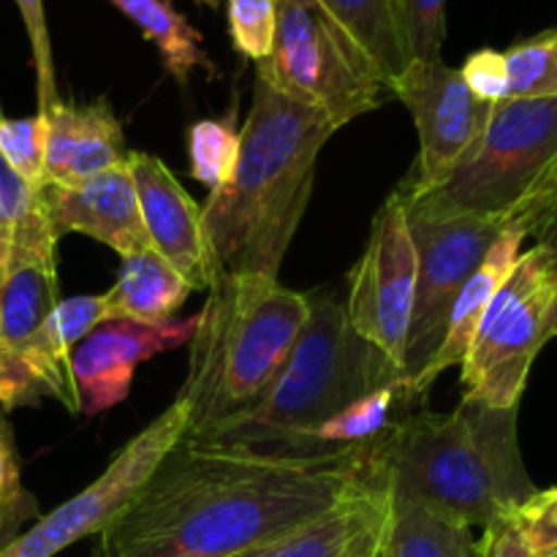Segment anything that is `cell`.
<instances>
[{
    "label": "cell",
    "instance_id": "obj_1",
    "mask_svg": "<svg viewBox=\"0 0 557 557\" xmlns=\"http://www.w3.org/2000/svg\"><path fill=\"white\" fill-rule=\"evenodd\" d=\"M375 473V441L277 451L183 438L96 547L103 557H239L335 509Z\"/></svg>",
    "mask_w": 557,
    "mask_h": 557
},
{
    "label": "cell",
    "instance_id": "obj_2",
    "mask_svg": "<svg viewBox=\"0 0 557 557\" xmlns=\"http://www.w3.org/2000/svg\"><path fill=\"white\" fill-rule=\"evenodd\" d=\"M332 134L324 114L256 79L232 180L201 207L215 277H277Z\"/></svg>",
    "mask_w": 557,
    "mask_h": 557
},
{
    "label": "cell",
    "instance_id": "obj_3",
    "mask_svg": "<svg viewBox=\"0 0 557 557\" xmlns=\"http://www.w3.org/2000/svg\"><path fill=\"white\" fill-rule=\"evenodd\" d=\"M520 408L462 400L455 411L403 417L375 438L392 493L462 528H490L539 493L517 433Z\"/></svg>",
    "mask_w": 557,
    "mask_h": 557
},
{
    "label": "cell",
    "instance_id": "obj_4",
    "mask_svg": "<svg viewBox=\"0 0 557 557\" xmlns=\"http://www.w3.org/2000/svg\"><path fill=\"white\" fill-rule=\"evenodd\" d=\"M207 292L177 395L188 413L185 438H205L253 406L286 364L310 313V294L281 286L277 277L218 275Z\"/></svg>",
    "mask_w": 557,
    "mask_h": 557
},
{
    "label": "cell",
    "instance_id": "obj_5",
    "mask_svg": "<svg viewBox=\"0 0 557 557\" xmlns=\"http://www.w3.org/2000/svg\"><path fill=\"white\" fill-rule=\"evenodd\" d=\"M384 386L406 389V375L354 330L337 294L310 292L308 321L275 381L253 406L196 441L310 451L315 428Z\"/></svg>",
    "mask_w": 557,
    "mask_h": 557
},
{
    "label": "cell",
    "instance_id": "obj_6",
    "mask_svg": "<svg viewBox=\"0 0 557 557\" xmlns=\"http://www.w3.org/2000/svg\"><path fill=\"white\" fill-rule=\"evenodd\" d=\"M555 152L557 98H506L444 183L424 194L400 185L408 215H479L509 226Z\"/></svg>",
    "mask_w": 557,
    "mask_h": 557
},
{
    "label": "cell",
    "instance_id": "obj_7",
    "mask_svg": "<svg viewBox=\"0 0 557 557\" xmlns=\"http://www.w3.org/2000/svg\"><path fill=\"white\" fill-rule=\"evenodd\" d=\"M256 79L315 109L341 131L373 112L389 90L357 38L319 0H275V44Z\"/></svg>",
    "mask_w": 557,
    "mask_h": 557
},
{
    "label": "cell",
    "instance_id": "obj_8",
    "mask_svg": "<svg viewBox=\"0 0 557 557\" xmlns=\"http://www.w3.org/2000/svg\"><path fill=\"white\" fill-rule=\"evenodd\" d=\"M557 337V267L539 245L522 250L460 364L462 400L520 408L533 362Z\"/></svg>",
    "mask_w": 557,
    "mask_h": 557
},
{
    "label": "cell",
    "instance_id": "obj_9",
    "mask_svg": "<svg viewBox=\"0 0 557 557\" xmlns=\"http://www.w3.org/2000/svg\"><path fill=\"white\" fill-rule=\"evenodd\" d=\"M185 435H188V413L174 400L161 417L152 419L114 455L96 482L87 484L79 495L60 504L47 517H38V522H33V528L11 542L0 557H54L82 539L101 536L136 504L163 457Z\"/></svg>",
    "mask_w": 557,
    "mask_h": 557
},
{
    "label": "cell",
    "instance_id": "obj_10",
    "mask_svg": "<svg viewBox=\"0 0 557 557\" xmlns=\"http://www.w3.org/2000/svg\"><path fill=\"white\" fill-rule=\"evenodd\" d=\"M408 223L417 248V294L406 337V392L441 348L457 294L506 228L479 215H408Z\"/></svg>",
    "mask_w": 557,
    "mask_h": 557
},
{
    "label": "cell",
    "instance_id": "obj_11",
    "mask_svg": "<svg viewBox=\"0 0 557 557\" xmlns=\"http://www.w3.org/2000/svg\"><path fill=\"white\" fill-rule=\"evenodd\" d=\"M417 294V248L403 190L375 212L370 239L351 270L346 313L354 330L406 375V337ZM408 384V381H406Z\"/></svg>",
    "mask_w": 557,
    "mask_h": 557
},
{
    "label": "cell",
    "instance_id": "obj_12",
    "mask_svg": "<svg viewBox=\"0 0 557 557\" xmlns=\"http://www.w3.org/2000/svg\"><path fill=\"white\" fill-rule=\"evenodd\" d=\"M408 107L419 131V158L403 188L424 194L444 183L493 117L495 103H484L468 90L460 69L444 60L411 63L403 79L392 87Z\"/></svg>",
    "mask_w": 557,
    "mask_h": 557
},
{
    "label": "cell",
    "instance_id": "obj_13",
    "mask_svg": "<svg viewBox=\"0 0 557 557\" xmlns=\"http://www.w3.org/2000/svg\"><path fill=\"white\" fill-rule=\"evenodd\" d=\"M196 315L169 319L161 324H136L125 319H103L92 326L71 354L79 413L98 417L128 397L134 373L156 354L190 343Z\"/></svg>",
    "mask_w": 557,
    "mask_h": 557
},
{
    "label": "cell",
    "instance_id": "obj_14",
    "mask_svg": "<svg viewBox=\"0 0 557 557\" xmlns=\"http://www.w3.org/2000/svg\"><path fill=\"white\" fill-rule=\"evenodd\" d=\"M103 319H107L103 294L60 299L54 313L27 343L16 362L0 370V408L16 411V408L38 406L44 397H52L69 413H79L71 354L76 343Z\"/></svg>",
    "mask_w": 557,
    "mask_h": 557
},
{
    "label": "cell",
    "instance_id": "obj_15",
    "mask_svg": "<svg viewBox=\"0 0 557 557\" xmlns=\"http://www.w3.org/2000/svg\"><path fill=\"white\" fill-rule=\"evenodd\" d=\"M128 166L150 248L166 259L194 292L210 288L215 270L207 248L199 201L190 199L161 158L131 152Z\"/></svg>",
    "mask_w": 557,
    "mask_h": 557
},
{
    "label": "cell",
    "instance_id": "obj_16",
    "mask_svg": "<svg viewBox=\"0 0 557 557\" xmlns=\"http://www.w3.org/2000/svg\"><path fill=\"white\" fill-rule=\"evenodd\" d=\"M41 205L58 239L85 234L123 259L150 248L128 163L74 185H41Z\"/></svg>",
    "mask_w": 557,
    "mask_h": 557
},
{
    "label": "cell",
    "instance_id": "obj_17",
    "mask_svg": "<svg viewBox=\"0 0 557 557\" xmlns=\"http://www.w3.org/2000/svg\"><path fill=\"white\" fill-rule=\"evenodd\" d=\"M44 117L47 152L41 185H74L128 163L123 125L107 98L85 107L58 101Z\"/></svg>",
    "mask_w": 557,
    "mask_h": 557
},
{
    "label": "cell",
    "instance_id": "obj_18",
    "mask_svg": "<svg viewBox=\"0 0 557 557\" xmlns=\"http://www.w3.org/2000/svg\"><path fill=\"white\" fill-rule=\"evenodd\" d=\"M389 517V484L375 473L335 509L294 528L286 536L239 557H357L384 531Z\"/></svg>",
    "mask_w": 557,
    "mask_h": 557
},
{
    "label": "cell",
    "instance_id": "obj_19",
    "mask_svg": "<svg viewBox=\"0 0 557 557\" xmlns=\"http://www.w3.org/2000/svg\"><path fill=\"white\" fill-rule=\"evenodd\" d=\"M525 239V232H522L520 226H506L504 232H500V237L495 239L493 248L487 250L482 264L476 267V272L468 277L462 292L457 294L455 308H451L449 313V324H446V335L444 341H441V348L435 351V357L430 359L424 373L408 386L406 400L422 397L424 392L435 384V379H438L441 373H446L449 368H460L462 359H466L468 354V346H471L473 335H476L479 324H482L484 310L490 308V302H493V297L498 294V288L504 286L509 272L515 270Z\"/></svg>",
    "mask_w": 557,
    "mask_h": 557
},
{
    "label": "cell",
    "instance_id": "obj_20",
    "mask_svg": "<svg viewBox=\"0 0 557 557\" xmlns=\"http://www.w3.org/2000/svg\"><path fill=\"white\" fill-rule=\"evenodd\" d=\"M194 288L183 281L177 270L152 248L123 259L117 281L107 299V319H125L136 324H161L174 319Z\"/></svg>",
    "mask_w": 557,
    "mask_h": 557
},
{
    "label": "cell",
    "instance_id": "obj_21",
    "mask_svg": "<svg viewBox=\"0 0 557 557\" xmlns=\"http://www.w3.org/2000/svg\"><path fill=\"white\" fill-rule=\"evenodd\" d=\"M473 549L471 528L444 520L389 487L381 557H473Z\"/></svg>",
    "mask_w": 557,
    "mask_h": 557
},
{
    "label": "cell",
    "instance_id": "obj_22",
    "mask_svg": "<svg viewBox=\"0 0 557 557\" xmlns=\"http://www.w3.org/2000/svg\"><path fill=\"white\" fill-rule=\"evenodd\" d=\"M128 16L147 41L156 44L169 76L185 85L196 69L215 76V63L201 47V33L174 9V0H109Z\"/></svg>",
    "mask_w": 557,
    "mask_h": 557
},
{
    "label": "cell",
    "instance_id": "obj_23",
    "mask_svg": "<svg viewBox=\"0 0 557 557\" xmlns=\"http://www.w3.org/2000/svg\"><path fill=\"white\" fill-rule=\"evenodd\" d=\"M319 3L357 38L392 90L411 65L397 27L395 3L392 0H319Z\"/></svg>",
    "mask_w": 557,
    "mask_h": 557
},
{
    "label": "cell",
    "instance_id": "obj_24",
    "mask_svg": "<svg viewBox=\"0 0 557 557\" xmlns=\"http://www.w3.org/2000/svg\"><path fill=\"white\" fill-rule=\"evenodd\" d=\"M397 397H406L403 386H384L370 395L359 397L357 403L343 408L332 419H326L321 428L310 435V451L335 449V446H354L375 441L386 428H389L392 408Z\"/></svg>",
    "mask_w": 557,
    "mask_h": 557
},
{
    "label": "cell",
    "instance_id": "obj_25",
    "mask_svg": "<svg viewBox=\"0 0 557 557\" xmlns=\"http://www.w3.org/2000/svg\"><path fill=\"white\" fill-rule=\"evenodd\" d=\"M234 117H237V109L221 120H199L190 128V174L201 185H207L210 194L221 190L232 180L234 166H237L239 128L234 125Z\"/></svg>",
    "mask_w": 557,
    "mask_h": 557
},
{
    "label": "cell",
    "instance_id": "obj_26",
    "mask_svg": "<svg viewBox=\"0 0 557 557\" xmlns=\"http://www.w3.org/2000/svg\"><path fill=\"white\" fill-rule=\"evenodd\" d=\"M509 98H557V27L504 52Z\"/></svg>",
    "mask_w": 557,
    "mask_h": 557
},
{
    "label": "cell",
    "instance_id": "obj_27",
    "mask_svg": "<svg viewBox=\"0 0 557 557\" xmlns=\"http://www.w3.org/2000/svg\"><path fill=\"white\" fill-rule=\"evenodd\" d=\"M30 520L38 522V504L22 484L14 433L0 417V553L22 536V528Z\"/></svg>",
    "mask_w": 557,
    "mask_h": 557
},
{
    "label": "cell",
    "instance_id": "obj_28",
    "mask_svg": "<svg viewBox=\"0 0 557 557\" xmlns=\"http://www.w3.org/2000/svg\"><path fill=\"white\" fill-rule=\"evenodd\" d=\"M411 63H435L446 41V0H392Z\"/></svg>",
    "mask_w": 557,
    "mask_h": 557
},
{
    "label": "cell",
    "instance_id": "obj_29",
    "mask_svg": "<svg viewBox=\"0 0 557 557\" xmlns=\"http://www.w3.org/2000/svg\"><path fill=\"white\" fill-rule=\"evenodd\" d=\"M41 215V188H33L30 183H25L9 166V161L0 156V277L9 267V256L16 237Z\"/></svg>",
    "mask_w": 557,
    "mask_h": 557
},
{
    "label": "cell",
    "instance_id": "obj_30",
    "mask_svg": "<svg viewBox=\"0 0 557 557\" xmlns=\"http://www.w3.org/2000/svg\"><path fill=\"white\" fill-rule=\"evenodd\" d=\"M44 152H47V117H5L0 112V156L33 188L44 183Z\"/></svg>",
    "mask_w": 557,
    "mask_h": 557
},
{
    "label": "cell",
    "instance_id": "obj_31",
    "mask_svg": "<svg viewBox=\"0 0 557 557\" xmlns=\"http://www.w3.org/2000/svg\"><path fill=\"white\" fill-rule=\"evenodd\" d=\"M228 36L243 58L261 63L275 44V0H223Z\"/></svg>",
    "mask_w": 557,
    "mask_h": 557
},
{
    "label": "cell",
    "instance_id": "obj_32",
    "mask_svg": "<svg viewBox=\"0 0 557 557\" xmlns=\"http://www.w3.org/2000/svg\"><path fill=\"white\" fill-rule=\"evenodd\" d=\"M509 226H520L525 237L536 239L539 248L547 250L557 267V152Z\"/></svg>",
    "mask_w": 557,
    "mask_h": 557
},
{
    "label": "cell",
    "instance_id": "obj_33",
    "mask_svg": "<svg viewBox=\"0 0 557 557\" xmlns=\"http://www.w3.org/2000/svg\"><path fill=\"white\" fill-rule=\"evenodd\" d=\"M20 9L22 22H25L27 41L33 52V71H36V98L38 114H47L54 103L60 101L58 76H54V58H52V38H49L47 9L44 0H14Z\"/></svg>",
    "mask_w": 557,
    "mask_h": 557
},
{
    "label": "cell",
    "instance_id": "obj_34",
    "mask_svg": "<svg viewBox=\"0 0 557 557\" xmlns=\"http://www.w3.org/2000/svg\"><path fill=\"white\" fill-rule=\"evenodd\" d=\"M506 520L531 553L557 557V487L539 490Z\"/></svg>",
    "mask_w": 557,
    "mask_h": 557
},
{
    "label": "cell",
    "instance_id": "obj_35",
    "mask_svg": "<svg viewBox=\"0 0 557 557\" xmlns=\"http://www.w3.org/2000/svg\"><path fill=\"white\" fill-rule=\"evenodd\" d=\"M460 76L479 101L500 103L509 98V71H506L504 52L498 49H479L468 54Z\"/></svg>",
    "mask_w": 557,
    "mask_h": 557
},
{
    "label": "cell",
    "instance_id": "obj_36",
    "mask_svg": "<svg viewBox=\"0 0 557 557\" xmlns=\"http://www.w3.org/2000/svg\"><path fill=\"white\" fill-rule=\"evenodd\" d=\"M473 557H542L522 544V539L517 536L515 528L509 525V520H500L495 525L484 528L482 539L476 542Z\"/></svg>",
    "mask_w": 557,
    "mask_h": 557
},
{
    "label": "cell",
    "instance_id": "obj_37",
    "mask_svg": "<svg viewBox=\"0 0 557 557\" xmlns=\"http://www.w3.org/2000/svg\"><path fill=\"white\" fill-rule=\"evenodd\" d=\"M386 528V525H384ZM381 544H384V531L379 533V536L373 539V542L368 544V547L362 549V553H359L357 557H381Z\"/></svg>",
    "mask_w": 557,
    "mask_h": 557
},
{
    "label": "cell",
    "instance_id": "obj_38",
    "mask_svg": "<svg viewBox=\"0 0 557 557\" xmlns=\"http://www.w3.org/2000/svg\"><path fill=\"white\" fill-rule=\"evenodd\" d=\"M205 5H210V9H218V5H223V0H201Z\"/></svg>",
    "mask_w": 557,
    "mask_h": 557
},
{
    "label": "cell",
    "instance_id": "obj_39",
    "mask_svg": "<svg viewBox=\"0 0 557 557\" xmlns=\"http://www.w3.org/2000/svg\"><path fill=\"white\" fill-rule=\"evenodd\" d=\"M90 557H103V553H101V549L96 547V549H92V555H90Z\"/></svg>",
    "mask_w": 557,
    "mask_h": 557
}]
</instances>
